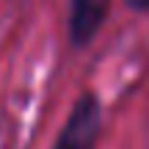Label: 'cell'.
Segmentation results:
<instances>
[{
  "label": "cell",
  "mask_w": 149,
  "mask_h": 149,
  "mask_svg": "<svg viewBox=\"0 0 149 149\" xmlns=\"http://www.w3.org/2000/svg\"><path fill=\"white\" fill-rule=\"evenodd\" d=\"M102 135V102L94 91H83L74 100L53 149H97Z\"/></svg>",
  "instance_id": "cell-1"
},
{
  "label": "cell",
  "mask_w": 149,
  "mask_h": 149,
  "mask_svg": "<svg viewBox=\"0 0 149 149\" xmlns=\"http://www.w3.org/2000/svg\"><path fill=\"white\" fill-rule=\"evenodd\" d=\"M108 14H111V0H69L66 8V36L74 50H83L94 42V36L102 31Z\"/></svg>",
  "instance_id": "cell-2"
},
{
  "label": "cell",
  "mask_w": 149,
  "mask_h": 149,
  "mask_svg": "<svg viewBox=\"0 0 149 149\" xmlns=\"http://www.w3.org/2000/svg\"><path fill=\"white\" fill-rule=\"evenodd\" d=\"M133 11H149V0H124Z\"/></svg>",
  "instance_id": "cell-3"
}]
</instances>
